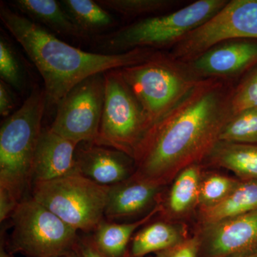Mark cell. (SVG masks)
<instances>
[{"label": "cell", "instance_id": "19", "mask_svg": "<svg viewBox=\"0 0 257 257\" xmlns=\"http://www.w3.org/2000/svg\"><path fill=\"white\" fill-rule=\"evenodd\" d=\"M185 239L181 226L167 221H156L147 225L134 235L126 257H144L160 252Z\"/></svg>", "mask_w": 257, "mask_h": 257}, {"label": "cell", "instance_id": "12", "mask_svg": "<svg viewBox=\"0 0 257 257\" xmlns=\"http://www.w3.org/2000/svg\"><path fill=\"white\" fill-rule=\"evenodd\" d=\"M183 64L199 80L234 81L257 65V40L238 39L221 42Z\"/></svg>", "mask_w": 257, "mask_h": 257}, {"label": "cell", "instance_id": "13", "mask_svg": "<svg viewBox=\"0 0 257 257\" xmlns=\"http://www.w3.org/2000/svg\"><path fill=\"white\" fill-rule=\"evenodd\" d=\"M75 157L77 173L103 186L121 183L136 171L135 161L127 154L94 143L79 144Z\"/></svg>", "mask_w": 257, "mask_h": 257}, {"label": "cell", "instance_id": "10", "mask_svg": "<svg viewBox=\"0 0 257 257\" xmlns=\"http://www.w3.org/2000/svg\"><path fill=\"white\" fill-rule=\"evenodd\" d=\"M105 96L104 73L94 74L74 86L57 104L50 128L80 144L95 143Z\"/></svg>", "mask_w": 257, "mask_h": 257}, {"label": "cell", "instance_id": "3", "mask_svg": "<svg viewBox=\"0 0 257 257\" xmlns=\"http://www.w3.org/2000/svg\"><path fill=\"white\" fill-rule=\"evenodd\" d=\"M47 106L45 89H32L0 128V190L19 202L32 182V168Z\"/></svg>", "mask_w": 257, "mask_h": 257}, {"label": "cell", "instance_id": "29", "mask_svg": "<svg viewBox=\"0 0 257 257\" xmlns=\"http://www.w3.org/2000/svg\"><path fill=\"white\" fill-rule=\"evenodd\" d=\"M7 83L0 81V114L3 117L11 115L16 106L13 91Z\"/></svg>", "mask_w": 257, "mask_h": 257}, {"label": "cell", "instance_id": "23", "mask_svg": "<svg viewBox=\"0 0 257 257\" xmlns=\"http://www.w3.org/2000/svg\"><path fill=\"white\" fill-rule=\"evenodd\" d=\"M219 141L257 145V106L232 115L221 130Z\"/></svg>", "mask_w": 257, "mask_h": 257}, {"label": "cell", "instance_id": "27", "mask_svg": "<svg viewBox=\"0 0 257 257\" xmlns=\"http://www.w3.org/2000/svg\"><path fill=\"white\" fill-rule=\"evenodd\" d=\"M254 106H257V65L235 84L231 99V114L234 115Z\"/></svg>", "mask_w": 257, "mask_h": 257}, {"label": "cell", "instance_id": "16", "mask_svg": "<svg viewBox=\"0 0 257 257\" xmlns=\"http://www.w3.org/2000/svg\"><path fill=\"white\" fill-rule=\"evenodd\" d=\"M12 5L50 31L78 40L87 38L61 3L56 0H15Z\"/></svg>", "mask_w": 257, "mask_h": 257}, {"label": "cell", "instance_id": "9", "mask_svg": "<svg viewBox=\"0 0 257 257\" xmlns=\"http://www.w3.org/2000/svg\"><path fill=\"white\" fill-rule=\"evenodd\" d=\"M257 40V0H230L219 12L171 48L168 55L186 63L221 42Z\"/></svg>", "mask_w": 257, "mask_h": 257}, {"label": "cell", "instance_id": "30", "mask_svg": "<svg viewBox=\"0 0 257 257\" xmlns=\"http://www.w3.org/2000/svg\"><path fill=\"white\" fill-rule=\"evenodd\" d=\"M20 203L8 192L0 190V221L1 222L11 217Z\"/></svg>", "mask_w": 257, "mask_h": 257}, {"label": "cell", "instance_id": "5", "mask_svg": "<svg viewBox=\"0 0 257 257\" xmlns=\"http://www.w3.org/2000/svg\"><path fill=\"white\" fill-rule=\"evenodd\" d=\"M119 71L141 104L152 126L200 81L183 63L160 51L145 62Z\"/></svg>", "mask_w": 257, "mask_h": 257}, {"label": "cell", "instance_id": "31", "mask_svg": "<svg viewBox=\"0 0 257 257\" xmlns=\"http://www.w3.org/2000/svg\"><path fill=\"white\" fill-rule=\"evenodd\" d=\"M77 251L80 257H107L98 249L92 236L79 237Z\"/></svg>", "mask_w": 257, "mask_h": 257}, {"label": "cell", "instance_id": "25", "mask_svg": "<svg viewBox=\"0 0 257 257\" xmlns=\"http://www.w3.org/2000/svg\"><path fill=\"white\" fill-rule=\"evenodd\" d=\"M239 182V179L217 173L208 174L204 178L202 177L197 204L201 209L219 204L229 195Z\"/></svg>", "mask_w": 257, "mask_h": 257}, {"label": "cell", "instance_id": "14", "mask_svg": "<svg viewBox=\"0 0 257 257\" xmlns=\"http://www.w3.org/2000/svg\"><path fill=\"white\" fill-rule=\"evenodd\" d=\"M79 144L44 128L37 145L32 182H47L77 173L76 150Z\"/></svg>", "mask_w": 257, "mask_h": 257}, {"label": "cell", "instance_id": "33", "mask_svg": "<svg viewBox=\"0 0 257 257\" xmlns=\"http://www.w3.org/2000/svg\"><path fill=\"white\" fill-rule=\"evenodd\" d=\"M0 257H9V256L7 255L6 253H5V251H2L1 254H0Z\"/></svg>", "mask_w": 257, "mask_h": 257}, {"label": "cell", "instance_id": "26", "mask_svg": "<svg viewBox=\"0 0 257 257\" xmlns=\"http://www.w3.org/2000/svg\"><path fill=\"white\" fill-rule=\"evenodd\" d=\"M0 77L10 87L23 91L25 77L18 56L3 35L0 38Z\"/></svg>", "mask_w": 257, "mask_h": 257}, {"label": "cell", "instance_id": "22", "mask_svg": "<svg viewBox=\"0 0 257 257\" xmlns=\"http://www.w3.org/2000/svg\"><path fill=\"white\" fill-rule=\"evenodd\" d=\"M202 172L199 164L189 166L177 175L171 187L166 209L172 215L185 214L198 202Z\"/></svg>", "mask_w": 257, "mask_h": 257}, {"label": "cell", "instance_id": "15", "mask_svg": "<svg viewBox=\"0 0 257 257\" xmlns=\"http://www.w3.org/2000/svg\"><path fill=\"white\" fill-rule=\"evenodd\" d=\"M162 187L134 175L121 183L110 186L104 219L121 220L143 214L152 207Z\"/></svg>", "mask_w": 257, "mask_h": 257}, {"label": "cell", "instance_id": "24", "mask_svg": "<svg viewBox=\"0 0 257 257\" xmlns=\"http://www.w3.org/2000/svg\"><path fill=\"white\" fill-rule=\"evenodd\" d=\"M96 2L106 10H111L128 18L160 15L182 5V2L176 0H98Z\"/></svg>", "mask_w": 257, "mask_h": 257}, {"label": "cell", "instance_id": "1", "mask_svg": "<svg viewBox=\"0 0 257 257\" xmlns=\"http://www.w3.org/2000/svg\"><path fill=\"white\" fill-rule=\"evenodd\" d=\"M234 81L202 79L149 130L134 176L163 186L207 158L231 115Z\"/></svg>", "mask_w": 257, "mask_h": 257}, {"label": "cell", "instance_id": "4", "mask_svg": "<svg viewBox=\"0 0 257 257\" xmlns=\"http://www.w3.org/2000/svg\"><path fill=\"white\" fill-rule=\"evenodd\" d=\"M227 2L198 0L170 13L142 19L99 37L98 47L100 53L105 55L135 49H171L215 15Z\"/></svg>", "mask_w": 257, "mask_h": 257}, {"label": "cell", "instance_id": "20", "mask_svg": "<svg viewBox=\"0 0 257 257\" xmlns=\"http://www.w3.org/2000/svg\"><path fill=\"white\" fill-rule=\"evenodd\" d=\"M257 210V181L241 180L222 202L201 210L202 224L224 220Z\"/></svg>", "mask_w": 257, "mask_h": 257}, {"label": "cell", "instance_id": "17", "mask_svg": "<svg viewBox=\"0 0 257 257\" xmlns=\"http://www.w3.org/2000/svg\"><path fill=\"white\" fill-rule=\"evenodd\" d=\"M161 210L160 205L155 206L146 215L133 222L116 223L104 219L91 236L93 241L98 249L107 257H126L128 243L136 230Z\"/></svg>", "mask_w": 257, "mask_h": 257}, {"label": "cell", "instance_id": "2", "mask_svg": "<svg viewBox=\"0 0 257 257\" xmlns=\"http://www.w3.org/2000/svg\"><path fill=\"white\" fill-rule=\"evenodd\" d=\"M0 19L41 74L47 107L57 106L74 86L87 77L142 63L158 52L151 49H135L115 55L86 52L62 41L3 3Z\"/></svg>", "mask_w": 257, "mask_h": 257}, {"label": "cell", "instance_id": "21", "mask_svg": "<svg viewBox=\"0 0 257 257\" xmlns=\"http://www.w3.org/2000/svg\"><path fill=\"white\" fill-rule=\"evenodd\" d=\"M60 3L87 38L107 31L116 24L111 13L96 1L62 0Z\"/></svg>", "mask_w": 257, "mask_h": 257}, {"label": "cell", "instance_id": "28", "mask_svg": "<svg viewBox=\"0 0 257 257\" xmlns=\"http://www.w3.org/2000/svg\"><path fill=\"white\" fill-rule=\"evenodd\" d=\"M199 241L197 236L155 253L156 257H199Z\"/></svg>", "mask_w": 257, "mask_h": 257}, {"label": "cell", "instance_id": "8", "mask_svg": "<svg viewBox=\"0 0 257 257\" xmlns=\"http://www.w3.org/2000/svg\"><path fill=\"white\" fill-rule=\"evenodd\" d=\"M11 218L15 252L27 257H62L77 249L78 231L32 197L23 199Z\"/></svg>", "mask_w": 257, "mask_h": 257}, {"label": "cell", "instance_id": "18", "mask_svg": "<svg viewBox=\"0 0 257 257\" xmlns=\"http://www.w3.org/2000/svg\"><path fill=\"white\" fill-rule=\"evenodd\" d=\"M206 159L211 165L234 172L241 180L257 181V145L219 141Z\"/></svg>", "mask_w": 257, "mask_h": 257}, {"label": "cell", "instance_id": "11", "mask_svg": "<svg viewBox=\"0 0 257 257\" xmlns=\"http://www.w3.org/2000/svg\"><path fill=\"white\" fill-rule=\"evenodd\" d=\"M199 257H241L257 254V210L203 224Z\"/></svg>", "mask_w": 257, "mask_h": 257}, {"label": "cell", "instance_id": "7", "mask_svg": "<svg viewBox=\"0 0 257 257\" xmlns=\"http://www.w3.org/2000/svg\"><path fill=\"white\" fill-rule=\"evenodd\" d=\"M104 107L94 144L124 152L135 160L151 122L119 69L104 72Z\"/></svg>", "mask_w": 257, "mask_h": 257}, {"label": "cell", "instance_id": "32", "mask_svg": "<svg viewBox=\"0 0 257 257\" xmlns=\"http://www.w3.org/2000/svg\"><path fill=\"white\" fill-rule=\"evenodd\" d=\"M62 257H80V256H79V253L77 252V249H76L75 251H71V252Z\"/></svg>", "mask_w": 257, "mask_h": 257}, {"label": "cell", "instance_id": "34", "mask_svg": "<svg viewBox=\"0 0 257 257\" xmlns=\"http://www.w3.org/2000/svg\"><path fill=\"white\" fill-rule=\"evenodd\" d=\"M241 257H257V254L256 255H253V256H241Z\"/></svg>", "mask_w": 257, "mask_h": 257}, {"label": "cell", "instance_id": "6", "mask_svg": "<svg viewBox=\"0 0 257 257\" xmlns=\"http://www.w3.org/2000/svg\"><path fill=\"white\" fill-rule=\"evenodd\" d=\"M109 187L79 173L35 182L32 198L77 231L94 232L104 219Z\"/></svg>", "mask_w": 257, "mask_h": 257}]
</instances>
